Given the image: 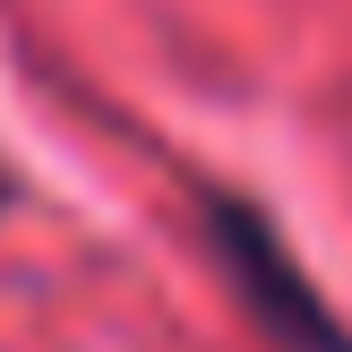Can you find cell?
Wrapping results in <instances>:
<instances>
[{"instance_id":"obj_1","label":"cell","mask_w":352,"mask_h":352,"mask_svg":"<svg viewBox=\"0 0 352 352\" xmlns=\"http://www.w3.org/2000/svg\"><path fill=\"white\" fill-rule=\"evenodd\" d=\"M206 250H215L223 284L241 292V309H250L284 352H352L344 318L327 309V292L301 275V258L284 250V232L267 223V206L232 198V189H206Z\"/></svg>"},{"instance_id":"obj_2","label":"cell","mask_w":352,"mask_h":352,"mask_svg":"<svg viewBox=\"0 0 352 352\" xmlns=\"http://www.w3.org/2000/svg\"><path fill=\"white\" fill-rule=\"evenodd\" d=\"M0 206H9V172H0Z\"/></svg>"}]
</instances>
